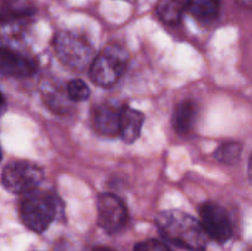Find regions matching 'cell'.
Instances as JSON below:
<instances>
[{
  "label": "cell",
  "instance_id": "obj_1",
  "mask_svg": "<svg viewBox=\"0 0 252 251\" xmlns=\"http://www.w3.org/2000/svg\"><path fill=\"white\" fill-rule=\"evenodd\" d=\"M157 226L170 243L191 251H204L207 233L197 219L185 212L172 209L160 213Z\"/></svg>",
  "mask_w": 252,
  "mask_h": 251
},
{
  "label": "cell",
  "instance_id": "obj_2",
  "mask_svg": "<svg viewBox=\"0 0 252 251\" xmlns=\"http://www.w3.org/2000/svg\"><path fill=\"white\" fill-rule=\"evenodd\" d=\"M53 46L59 61L71 69L83 70L95 59L90 42L76 32L61 31L54 38Z\"/></svg>",
  "mask_w": 252,
  "mask_h": 251
},
{
  "label": "cell",
  "instance_id": "obj_3",
  "mask_svg": "<svg viewBox=\"0 0 252 251\" xmlns=\"http://www.w3.org/2000/svg\"><path fill=\"white\" fill-rule=\"evenodd\" d=\"M57 214V201L52 194L32 191L24 197L20 206V216L25 225L32 231L42 233L53 221Z\"/></svg>",
  "mask_w": 252,
  "mask_h": 251
},
{
  "label": "cell",
  "instance_id": "obj_4",
  "mask_svg": "<svg viewBox=\"0 0 252 251\" xmlns=\"http://www.w3.org/2000/svg\"><path fill=\"white\" fill-rule=\"evenodd\" d=\"M128 53L120 46L110 44L95 57L90 65V75L95 84L101 86H112L126 71Z\"/></svg>",
  "mask_w": 252,
  "mask_h": 251
},
{
  "label": "cell",
  "instance_id": "obj_5",
  "mask_svg": "<svg viewBox=\"0 0 252 251\" xmlns=\"http://www.w3.org/2000/svg\"><path fill=\"white\" fill-rule=\"evenodd\" d=\"M43 180V171L41 167L30 161L9 162L2 170V186L11 193L27 194L36 191Z\"/></svg>",
  "mask_w": 252,
  "mask_h": 251
},
{
  "label": "cell",
  "instance_id": "obj_6",
  "mask_svg": "<svg viewBox=\"0 0 252 251\" xmlns=\"http://www.w3.org/2000/svg\"><path fill=\"white\" fill-rule=\"evenodd\" d=\"M201 224L209 238L218 243H225L233 235L230 219L225 209L213 202H207L199 209Z\"/></svg>",
  "mask_w": 252,
  "mask_h": 251
},
{
  "label": "cell",
  "instance_id": "obj_7",
  "mask_svg": "<svg viewBox=\"0 0 252 251\" xmlns=\"http://www.w3.org/2000/svg\"><path fill=\"white\" fill-rule=\"evenodd\" d=\"M128 212L125 203L112 193H102L97 199L98 225L107 233L120 231L126 225Z\"/></svg>",
  "mask_w": 252,
  "mask_h": 251
},
{
  "label": "cell",
  "instance_id": "obj_8",
  "mask_svg": "<svg viewBox=\"0 0 252 251\" xmlns=\"http://www.w3.org/2000/svg\"><path fill=\"white\" fill-rule=\"evenodd\" d=\"M0 69L2 75L25 78L32 75L36 71V63L29 57L2 48L0 56Z\"/></svg>",
  "mask_w": 252,
  "mask_h": 251
},
{
  "label": "cell",
  "instance_id": "obj_9",
  "mask_svg": "<svg viewBox=\"0 0 252 251\" xmlns=\"http://www.w3.org/2000/svg\"><path fill=\"white\" fill-rule=\"evenodd\" d=\"M122 107L111 103L97 106L94 111V126L103 135H120Z\"/></svg>",
  "mask_w": 252,
  "mask_h": 251
},
{
  "label": "cell",
  "instance_id": "obj_10",
  "mask_svg": "<svg viewBox=\"0 0 252 251\" xmlns=\"http://www.w3.org/2000/svg\"><path fill=\"white\" fill-rule=\"evenodd\" d=\"M144 116L142 112L130 107H123L121 115L120 135L126 143H133L140 134Z\"/></svg>",
  "mask_w": 252,
  "mask_h": 251
},
{
  "label": "cell",
  "instance_id": "obj_11",
  "mask_svg": "<svg viewBox=\"0 0 252 251\" xmlns=\"http://www.w3.org/2000/svg\"><path fill=\"white\" fill-rule=\"evenodd\" d=\"M196 115V106L191 101H184V102L179 103L176 108H175L174 115H172L174 129L179 134H189L192 130V128H193Z\"/></svg>",
  "mask_w": 252,
  "mask_h": 251
},
{
  "label": "cell",
  "instance_id": "obj_12",
  "mask_svg": "<svg viewBox=\"0 0 252 251\" xmlns=\"http://www.w3.org/2000/svg\"><path fill=\"white\" fill-rule=\"evenodd\" d=\"M189 0H160L157 11L160 19L170 25H175L181 20L182 14L187 10Z\"/></svg>",
  "mask_w": 252,
  "mask_h": 251
},
{
  "label": "cell",
  "instance_id": "obj_13",
  "mask_svg": "<svg viewBox=\"0 0 252 251\" xmlns=\"http://www.w3.org/2000/svg\"><path fill=\"white\" fill-rule=\"evenodd\" d=\"M32 12H33V6L31 0H2L1 1L2 21L30 16Z\"/></svg>",
  "mask_w": 252,
  "mask_h": 251
},
{
  "label": "cell",
  "instance_id": "obj_14",
  "mask_svg": "<svg viewBox=\"0 0 252 251\" xmlns=\"http://www.w3.org/2000/svg\"><path fill=\"white\" fill-rule=\"evenodd\" d=\"M187 11L199 20L214 19L219 11V0H189Z\"/></svg>",
  "mask_w": 252,
  "mask_h": 251
},
{
  "label": "cell",
  "instance_id": "obj_15",
  "mask_svg": "<svg viewBox=\"0 0 252 251\" xmlns=\"http://www.w3.org/2000/svg\"><path fill=\"white\" fill-rule=\"evenodd\" d=\"M241 147L238 143H225L220 145L219 149L216 152V157L223 164L233 165L240 159Z\"/></svg>",
  "mask_w": 252,
  "mask_h": 251
},
{
  "label": "cell",
  "instance_id": "obj_16",
  "mask_svg": "<svg viewBox=\"0 0 252 251\" xmlns=\"http://www.w3.org/2000/svg\"><path fill=\"white\" fill-rule=\"evenodd\" d=\"M66 94H68L69 100L80 102V101H85L90 96V89H89V86L83 80L76 79V80L70 81L68 84V86H66Z\"/></svg>",
  "mask_w": 252,
  "mask_h": 251
},
{
  "label": "cell",
  "instance_id": "obj_17",
  "mask_svg": "<svg viewBox=\"0 0 252 251\" xmlns=\"http://www.w3.org/2000/svg\"><path fill=\"white\" fill-rule=\"evenodd\" d=\"M134 251H172L166 244L161 243L155 239H150V240L143 241L135 246Z\"/></svg>",
  "mask_w": 252,
  "mask_h": 251
},
{
  "label": "cell",
  "instance_id": "obj_18",
  "mask_svg": "<svg viewBox=\"0 0 252 251\" xmlns=\"http://www.w3.org/2000/svg\"><path fill=\"white\" fill-rule=\"evenodd\" d=\"M249 177H250V180L252 182V155L250 157V162H249Z\"/></svg>",
  "mask_w": 252,
  "mask_h": 251
},
{
  "label": "cell",
  "instance_id": "obj_19",
  "mask_svg": "<svg viewBox=\"0 0 252 251\" xmlns=\"http://www.w3.org/2000/svg\"><path fill=\"white\" fill-rule=\"evenodd\" d=\"M241 4L246 5V6H252V0H238Z\"/></svg>",
  "mask_w": 252,
  "mask_h": 251
},
{
  "label": "cell",
  "instance_id": "obj_20",
  "mask_svg": "<svg viewBox=\"0 0 252 251\" xmlns=\"http://www.w3.org/2000/svg\"><path fill=\"white\" fill-rule=\"evenodd\" d=\"M94 251H112V250H111V249H106V248H97V249H95Z\"/></svg>",
  "mask_w": 252,
  "mask_h": 251
},
{
  "label": "cell",
  "instance_id": "obj_21",
  "mask_svg": "<svg viewBox=\"0 0 252 251\" xmlns=\"http://www.w3.org/2000/svg\"><path fill=\"white\" fill-rule=\"evenodd\" d=\"M249 251H252V248H251V249H250V250H249Z\"/></svg>",
  "mask_w": 252,
  "mask_h": 251
}]
</instances>
